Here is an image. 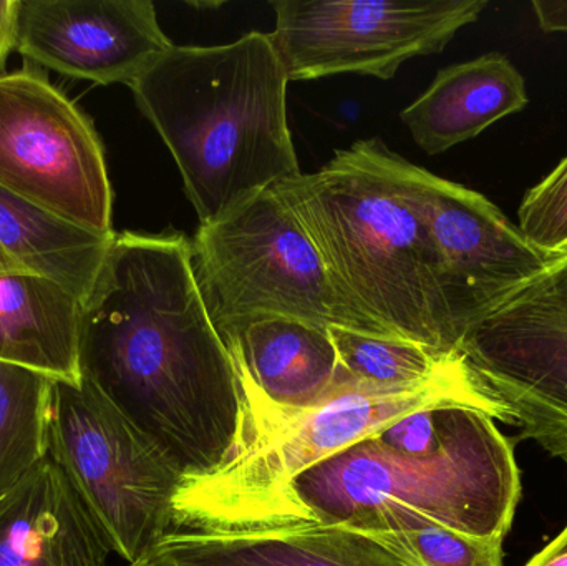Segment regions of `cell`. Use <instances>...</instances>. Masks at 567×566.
<instances>
[{
  "mask_svg": "<svg viewBox=\"0 0 567 566\" xmlns=\"http://www.w3.org/2000/svg\"><path fill=\"white\" fill-rule=\"evenodd\" d=\"M518 216L519 231L545 258L567 251V156L526 193Z\"/></svg>",
  "mask_w": 567,
  "mask_h": 566,
  "instance_id": "22",
  "label": "cell"
},
{
  "mask_svg": "<svg viewBox=\"0 0 567 566\" xmlns=\"http://www.w3.org/2000/svg\"><path fill=\"white\" fill-rule=\"evenodd\" d=\"M80 366L183 478L209 474L235 451L238 375L183 233H115L83 306Z\"/></svg>",
  "mask_w": 567,
  "mask_h": 566,
  "instance_id": "1",
  "label": "cell"
},
{
  "mask_svg": "<svg viewBox=\"0 0 567 566\" xmlns=\"http://www.w3.org/2000/svg\"><path fill=\"white\" fill-rule=\"evenodd\" d=\"M286 69L269 33L173 45L130 89L172 152L202 226L300 175Z\"/></svg>",
  "mask_w": 567,
  "mask_h": 566,
  "instance_id": "4",
  "label": "cell"
},
{
  "mask_svg": "<svg viewBox=\"0 0 567 566\" xmlns=\"http://www.w3.org/2000/svg\"><path fill=\"white\" fill-rule=\"evenodd\" d=\"M440 402H463L488 412L462 371L432 384L382 389L360 384L340 368L332 392L302 412L241 405L233 454L215 471L183 478L173 504V532L259 534L286 528L293 481L307 469L346 451L390 422Z\"/></svg>",
  "mask_w": 567,
  "mask_h": 566,
  "instance_id": "5",
  "label": "cell"
},
{
  "mask_svg": "<svg viewBox=\"0 0 567 566\" xmlns=\"http://www.w3.org/2000/svg\"><path fill=\"white\" fill-rule=\"evenodd\" d=\"M115 235H99L0 188V248L19 268L69 289L85 305Z\"/></svg>",
  "mask_w": 567,
  "mask_h": 566,
  "instance_id": "18",
  "label": "cell"
},
{
  "mask_svg": "<svg viewBox=\"0 0 567 566\" xmlns=\"http://www.w3.org/2000/svg\"><path fill=\"white\" fill-rule=\"evenodd\" d=\"M329 331L340 368L360 384L382 389L420 388L463 369L458 354H440L416 342L343 328H329Z\"/></svg>",
  "mask_w": 567,
  "mask_h": 566,
  "instance_id": "20",
  "label": "cell"
},
{
  "mask_svg": "<svg viewBox=\"0 0 567 566\" xmlns=\"http://www.w3.org/2000/svg\"><path fill=\"white\" fill-rule=\"evenodd\" d=\"M416 193L443 266L456 348L465 332L535 278L546 259L488 198L413 166Z\"/></svg>",
  "mask_w": 567,
  "mask_h": 566,
  "instance_id": "11",
  "label": "cell"
},
{
  "mask_svg": "<svg viewBox=\"0 0 567 566\" xmlns=\"http://www.w3.org/2000/svg\"><path fill=\"white\" fill-rule=\"evenodd\" d=\"M49 457L126 564L173 534L183 475L90 379L55 382Z\"/></svg>",
  "mask_w": 567,
  "mask_h": 566,
  "instance_id": "7",
  "label": "cell"
},
{
  "mask_svg": "<svg viewBox=\"0 0 567 566\" xmlns=\"http://www.w3.org/2000/svg\"><path fill=\"white\" fill-rule=\"evenodd\" d=\"M238 375L241 405L302 412L332 392L339 356L329 328L268 316L219 332Z\"/></svg>",
  "mask_w": 567,
  "mask_h": 566,
  "instance_id": "13",
  "label": "cell"
},
{
  "mask_svg": "<svg viewBox=\"0 0 567 566\" xmlns=\"http://www.w3.org/2000/svg\"><path fill=\"white\" fill-rule=\"evenodd\" d=\"M83 301L30 275L0 248V361L80 384Z\"/></svg>",
  "mask_w": 567,
  "mask_h": 566,
  "instance_id": "16",
  "label": "cell"
},
{
  "mask_svg": "<svg viewBox=\"0 0 567 566\" xmlns=\"http://www.w3.org/2000/svg\"><path fill=\"white\" fill-rule=\"evenodd\" d=\"M136 562L148 566H413L372 535L339 525L259 534L173 532Z\"/></svg>",
  "mask_w": 567,
  "mask_h": 566,
  "instance_id": "15",
  "label": "cell"
},
{
  "mask_svg": "<svg viewBox=\"0 0 567 566\" xmlns=\"http://www.w3.org/2000/svg\"><path fill=\"white\" fill-rule=\"evenodd\" d=\"M269 33L289 80L339 73L390 80L415 56L442 52L486 0H278Z\"/></svg>",
  "mask_w": 567,
  "mask_h": 566,
  "instance_id": "10",
  "label": "cell"
},
{
  "mask_svg": "<svg viewBox=\"0 0 567 566\" xmlns=\"http://www.w3.org/2000/svg\"><path fill=\"white\" fill-rule=\"evenodd\" d=\"M17 0H0V75L7 56L16 50Z\"/></svg>",
  "mask_w": 567,
  "mask_h": 566,
  "instance_id": "24",
  "label": "cell"
},
{
  "mask_svg": "<svg viewBox=\"0 0 567 566\" xmlns=\"http://www.w3.org/2000/svg\"><path fill=\"white\" fill-rule=\"evenodd\" d=\"M369 535L413 566H503L505 558L503 542L472 537L439 524Z\"/></svg>",
  "mask_w": 567,
  "mask_h": 566,
  "instance_id": "21",
  "label": "cell"
},
{
  "mask_svg": "<svg viewBox=\"0 0 567 566\" xmlns=\"http://www.w3.org/2000/svg\"><path fill=\"white\" fill-rule=\"evenodd\" d=\"M196 282L218 332L282 316L389 338L333 285L312 239L275 188L192 239Z\"/></svg>",
  "mask_w": 567,
  "mask_h": 566,
  "instance_id": "6",
  "label": "cell"
},
{
  "mask_svg": "<svg viewBox=\"0 0 567 566\" xmlns=\"http://www.w3.org/2000/svg\"><path fill=\"white\" fill-rule=\"evenodd\" d=\"M456 354L498 421L567 461V251L472 326Z\"/></svg>",
  "mask_w": 567,
  "mask_h": 566,
  "instance_id": "8",
  "label": "cell"
},
{
  "mask_svg": "<svg viewBox=\"0 0 567 566\" xmlns=\"http://www.w3.org/2000/svg\"><path fill=\"white\" fill-rule=\"evenodd\" d=\"M532 6L545 32H567V0H533Z\"/></svg>",
  "mask_w": 567,
  "mask_h": 566,
  "instance_id": "23",
  "label": "cell"
},
{
  "mask_svg": "<svg viewBox=\"0 0 567 566\" xmlns=\"http://www.w3.org/2000/svg\"><path fill=\"white\" fill-rule=\"evenodd\" d=\"M0 188L80 228L115 235L102 140L35 69L0 75Z\"/></svg>",
  "mask_w": 567,
  "mask_h": 566,
  "instance_id": "9",
  "label": "cell"
},
{
  "mask_svg": "<svg viewBox=\"0 0 567 566\" xmlns=\"http://www.w3.org/2000/svg\"><path fill=\"white\" fill-rule=\"evenodd\" d=\"M413 166L380 140H360L319 172L300 173L275 189L360 315L389 338L456 354L443 266Z\"/></svg>",
  "mask_w": 567,
  "mask_h": 566,
  "instance_id": "3",
  "label": "cell"
},
{
  "mask_svg": "<svg viewBox=\"0 0 567 566\" xmlns=\"http://www.w3.org/2000/svg\"><path fill=\"white\" fill-rule=\"evenodd\" d=\"M112 554L49 455L0 497V566H109Z\"/></svg>",
  "mask_w": 567,
  "mask_h": 566,
  "instance_id": "14",
  "label": "cell"
},
{
  "mask_svg": "<svg viewBox=\"0 0 567 566\" xmlns=\"http://www.w3.org/2000/svg\"><path fill=\"white\" fill-rule=\"evenodd\" d=\"M125 566H148V565L142 564V562H133V564H126Z\"/></svg>",
  "mask_w": 567,
  "mask_h": 566,
  "instance_id": "26",
  "label": "cell"
},
{
  "mask_svg": "<svg viewBox=\"0 0 567 566\" xmlns=\"http://www.w3.org/2000/svg\"><path fill=\"white\" fill-rule=\"evenodd\" d=\"M567 462V461H566Z\"/></svg>",
  "mask_w": 567,
  "mask_h": 566,
  "instance_id": "27",
  "label": "cell"
},
{
  "mask_svg": "<svg viewBox=\"0 0 567 566\" xmlns=\"http://www.w3.org/2000/svg\"><path fill=\"white\" fill-rule=\"evenodd\" d=\"M528 102L519 70L508 56L493 52L440 70L400 119L423 152L439 155L522 112Z\"/></svg>",
  "mask_w": 567,
  "mask_h": 566,
  "instance_id": "17",
  "label": "cell"
},
{
  "mask_svg": "<svg viewBox=\"0 0 567 566\" xmlns=\"http://www.w3.org/2000/svg\"><path fill=\"white\" fill-rule=\"evenodd\" d=\"M526 566H567V527Z\"/></svg>",
  "mask_w": 567,
  "mask_h": 566,
  "instance_id": "25",
  "label": "cell"
},
{
  "mask_svg": "<svg viewBox=\"0 0 567 566\" xmlns=\"http://www.w3.org/2000/svg\"><path fill=\"white\" fill-rule=\"evenodd\" d=\"M55 381L0 361V497L49 455Z\"/></svg>",
  "mask_w": 567,
  "mask_h": 566,
  "instance_id": "19",
  "label": "cell"
},
{
  "mask_svg": "<svg viewBox=\"0 0 567 566\" xmlns=\"http://www.w3.org/2000/svg\"><path fill=\"white\" fill-rule=\"evenodd\" d=\"M286 528L399 532L439 524L505 542L522 497L513 442L475 405L440 402L390 422L293 481Z\"/></svg>",
  "mask_w": 567,
  "mask_h": 566,
  "instance_id": "2",
  "label": "cell"
},
{
  "mask_svg": "<svg viewBox=\"0 0 567 566\" xmlns=\"http://www.w3.org/2000/svg\"><path fill=\"white\" fill-rule=\"evenodd\" d=\"M173 45L150 0H17V52L70 79L132 86Z\"/></svg>",
  "mask_w": 567,
  "mask_h": 566,
  "instance_id": "12",
  "label": "cell"
}]
</instances>
